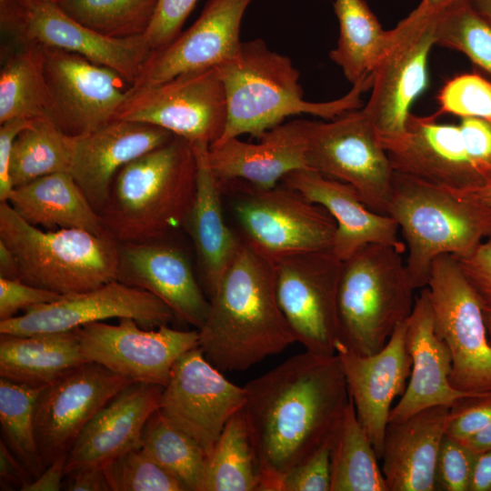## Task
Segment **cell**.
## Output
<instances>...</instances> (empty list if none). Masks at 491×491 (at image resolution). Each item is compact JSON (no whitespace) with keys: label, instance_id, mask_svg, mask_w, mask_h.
I'll use <instances>...</instances> for the list:
<instances>
[{"label":"cell","instance_id":"cell-45","mask_svg":"<svg viewBox=\"0 0 491 491\" xmlns=\"http://www.w3.org/2000/svg\"><path fill=\"white\" fill-rule=\"evenodd\" d=\"M330 443L331 439L292 468L279 491H330Z\"/></svg>","mask_w":491,"mask_h":491},{"label":"cell","instance_id":"cell-13","mask_svg":"<svg viewBox=\"0 0 491 491\" xmlns=\"http://www.w3.org/2000/svg\"><path fill=\"white\" fill-rule=\"evenodd\" d=\"M226 116L225 86L218 67H211L147 87H129L115 120L150 124L192 144L210 145L222 135Z\"/></svg>","mask_w":491,"mask_h":491},{"label":"cell","instance_id":"cell-1","mask_svg":"<svg viewBox=\"0 0 491 491\" xmlns=\"http://www.w3.org/2000/svg\"><path fill=\"white\" fill-rule=\"evenodd\" d=\"M244 388L257 490L279 491L284 476L332 438L350 401L340 358L306 350Z\"/></svg>","mask_w":491,"mask_h":491},{"label":"cell","instance_id":"cell-48","mask_svg":"<svg viewBox=\"0 0 491 491\" xmlns=\"http://www.w3.org/2000/svg\"><path fill=\"white\" fill-rule=\"evenodd\" d=\"M456 258L481 298L491 300V236L481 242L469 255Z\"/></svg>","mask_w":491,"mask_h":491},{"label":"cell","instance_id":"cell-55","mask_svg":"<svg viewBox=\"0 0 491 491\" xmlns=\"http://www.w3.org/2000/svg\"><path fill=\"white\" fill-rule=\"evenodd\" d=\"M0 277L21 280L18 262L13 252L2 241H0Z\"/></svg>","mask_w":491,"mask_h":491},{"label":"cell","instance_id":"cell-26","mask_svg":"<svg viewBox=\"0 0 491 491\" xmlns=\"http://www.w3.org/2000/svg\"><path fill=\"white\" fill-rule=\"evenodd\" d=\"M281 184L325 207L336 224L332 251L346 261L369 244L392 245L406 251L399 226L390 215L369 209L350 185L310 168L288 173Z\"/></svg>","mask_w":491,"mask_h":491},{"label":"cell","instance_id":"cell-52","mask_svg":"<svg viewBox=\"0 0 491 491\" xmlns=\"http://www.w3.org/2000/svg\"><path fill=\"white\" fill-rule=\"evenodd\" d=\"M62 489L65 491H111L102 465L83 466L65 474Z\"/></svg>","mask_w":491,"mask_h":491},{"label":"cell","instance_id":"cell-6","mask_svg":"<svg viewBox=\"0 0 491 491\" xmlns=\"http://www.w3.org/2000/svg\"><path fill=\"white\" fill-rule=\"evenodd\" d=\"M404 252L392 245L369 244L343 261L337 290V342L360 355H373L409 317L416 287Z\"/></svg>","mask_w":491,"mask_h":491},{"label":"cell","instance_id":"cell-18","mask_svg":"<svg viewBox=\"0 0 491 491\" xmlns=\"http://www.w3.org/2000/svg\"><path fill=\"white\" fill-rule=\"evenodd\" d=\"M129 317L145 329L168 326L173 311L153 294L118 280L91 290L62 295L52 303L28 307L0 321V334L32 336L65 332L109 318Z\"/></svg>","mask_w":491,"mask_h":491},{"label":"cell","instance_id":"cell-27","mask_svg":"<svg viewBox=\"0 0 491 491\" xmlns=\"http://www.w3.org/2000/svg\"><path fill=\"white\" fill-rule=\"evenodd\" d=\"M163 389L133 382L115 395L90 419L67 452L65 475L141 447L142 429L158 408Z\"/></svg>","mask_w":491,"mask_h":491},{"label":"cell","instance_id":"cell-30","mask_svg":"<svg viewBox=\"0 0 491 491\" xmlns=\"http://www.w3.org/2000/svg\"><path fill=\"white\" fill-rule=\"evenodd\" d=\"M27 223L48 230L79 228L110 235L69 173H55L15 186L7 201Z\"/></svg>","mask_w":491,"mask_h":491},{"label":"cell","instance_id":"cell-16","mask_svg":"<svg viewBox=\"0 0 491 491\" xmlns=\"http://www.w3.org/2000/svg\"><path fill=\"white\" fill-rule=\"evenodd\" d=\"M245 401L244 386L228 381L195 347L175 362L157 409L195 439L208 456L225 426Z\"/></svg>","mask_w":491,"mask_h":491},{"label":"cell","instance_id":"cell-50","mask_svg":"<svg viewBox=\"0 0 491 491\" xmlns=\"http://www.w3.org/2000/svg\"><path fill=\"white\" fill-rule=\"evenodd\" d=\"M35 119L17 118L0 125V202L8 201L14 186L10 178V159L14 142L19 133Z\"/></svg>","mask_w":491,"mask_h":491},{"label":"cell","instance_id":"cell-59","mask_svg":"<svg viewBox=\"0 0 491 491\" xmlns=\"http://www.w3.org/2000/svg\"><path fill=\"white\" fill-rule=\"evenodd\" d=\"M482 311L488 341L491 346V300L482 299Z\"/></svg>","mask_w":491,"mask_h":491},{"label":"cell","instance_id":"cell-25","mask_svg":"<svg viewBox=\"0 0 491 491\" xmlns=\"http://www.w3.org/2000/svg\"><path fill=\"white\" fill-rule=\"evenodd\" d=\"M257 140L250 143L235 137L209 146V165L220 185L241 181L267 189L288 173L308 168L305 119L284 122Z\"/></svg>","mask_w":491,"mask_h":491},{"label":"cell","instance_id":"cell-60","mask_svg":"<svg viewBox=\"0 0 491 491\" xmlns=\"http://www.w3.org/2000/svg\"><path fill=\"white\" fill-rule=\"evenodd\" d=\"M456 0H422L427 5L434 8H442Z\"/></svg>","mask_w":491,"mask_h":491},{"label":"cell","instance_id":"cell-39","mask_svg":"<svg viewBox=\"0 0 491 491\" xmlns=\"http://www.w3.org/2000/svg\"><path fill=\"white\" fill-rule=\"evenodd\" d=\"M42 389L0 378L1 438L33 479L45 470L38 453L34 424L35 406Z\"/></svg>","mask_w":491,"mask_h":491},{"label":"cell","instance_id":"cell-29","mask_svg":"<svg viewBox=\"0 0 491 491\" xmlns=\"http://www.w3.org/2000/svg\"><path fill=\"white\" fill-rule=\"evenodd\" d=\"M195 192L183 228L195 247L203 289L208 298L241 247L242 240L225 221L221 185L208 161L209 145L193 144Z\"/></svg>","mask_w":491,"mask_h":491},{"label":"cell","instance_id":"cell-15","mask_svg":"<svg viewBox=\"0 0 491 491\" xmlns=\"http://www.w3.org/2000/svg\"><path fill=\"white\" fill-rule=\"evenodd\" d=\"M48 91L45 117L64 134L79 137L115 121L127 95L116 71L73 52L43 47Z\"/></svg>","mask_w":491,"mask_h":491},{"label":"cell","instance_id":"cell-32","mask_svg":"<svg viewBox=\"0 0 491 491\" xmlns=\"http://www.w3.org/2000/svg\"><path fill=\"white\" fill-rule=\"evenodd\" d=\"M45 53L35 44H1L0 125L45 117Z\"/></svg>","mask_w":491,"mask_h":491},{"label":"cell","instance_id":"cell-58","mask_svg":"<svg viewBox=\"0 0 491 491\" xmlns=\"http://www.w3.org/2000/svg\"><path fill=\"white\" fill-rule=\"evenodd\" d=\"M468 2L491 25V0H468Z\"/></svg>","mask_w":491,"mask_h":491},{"label":"cell","instance_id":"cell-43","mask_svg":"<svg viewBox=\"0 0 491 491\" xmlns=\"http://www.w3.org/2000/svg\"><path fill=\"white\" fill-rule=\"evenodd\" d=\"M477 455L462 441L445 434L436 463V490L469 491Z\"/></svg>","mask_w":491,"mask_h":491},{"label":"cell","instance_id":"cell-11","mask_svg":"<svg viewBox=\"0 0 491 491\" xmlns=\"http://www.w3.org/2000/svg\"><path fill=\"white\" fill-rule=\"evenodd\" d=\"M2 44H35L79 54L116 71L129 85L151 54L145 35L115 39L68 16L54 0H0Z\"/></svg>","mask_w":491,"mask_h":491},{"label":"cell","instance_id":"cell-47","mask_svg":"<svg viewBox=\"0 0 491 491\" xmlns=\"http://www.w3.org/2000/svg\"><path fill=\"white\" fill-rule=\"evenodd\" d=\"M62 295L22 280L0 277V321L10 319L19 311L58 300Z\"/></svg>","mask_w":491,"mask_h":491},{"label":"cell","instance_id":"cell-5","mask_svg":"<svg viewBox=\"0 0 491 491\" xmlns=\"http://www.w3.org/2000/svg\"><path fill=\"white\" fill-rule=\"evenodd\" d=\"M388 215L398 224L416 289L427 286L434 260L472 253L491 236V209L447 188L394 171Z\"/></svg>","mask_w":491,"mask_h":491},{"label":"cell","instance_id":"cell-46","mask_svg":"<svg viewBox=\"0 0 491 491\" xmlns=\"http://www.w3.org/2000/svg\"><path fill=\"white\" fill-rule=\"evenodd\" d=\"M491 423V391L461 399L450 407L446 434L465 440Z\"/></svg>","mask_w":491,"mask_h":491},{"label":"cell","instance_id":"cell-53","mask_svg":"<svg viewBox=\"0 0 491 491\" xmlns=\"http://www.w3.org/2000/svg\"><path fill=\"white\" fill-rule=\"evenodd\" d=\"M67 454L55 457L41 473L30 481L22 491H58L62 489Z\"/></svg>","mask_w":491,"mask_h":491},{"label":"cell","instance_id":"cell-34","mask_svg":"<svg viewBox=\"0 0 491 491\" xmlns=\"http://www.w3.org/2000/svg\"><path fill=\"white\" fill-rule=\"evenodd\" d=\"M378 460L350 397L331 438L330 491H388Z\"/></svg>","mask_w":491,"mask_h":491},{"label":"cell","instance_id":"cell-20","mask_svg":"<svg viewBox=\"0 0 491 491\" xmlns=\"http://www.w3.org/2000/svg\"><path fill=\"white\" fill-rule=\"evenodd\" d=\"M254 0H208L200 15L165 48L144 62L131 89L163 83L178 75L217 67L239 51L244 15Z\"/></svg>","mask_w":491,"mask_h":491},{"label":"cell","instance_id":"cell-8","mask_svg":"<svg viewBox=\"0 0 491 491\" xmlns=\"http://www.w3.org/2000/svg\"><path fill=\"white\" fill-rule=\"evenodd\" d=\"M221 189L238 194L233 211L242 241L272 263L332 250L335 219L325 207L298 191L281 183L264 189L241 181L221 185Z\"/></svg>","mask_w":491,"mask_h":491},{"label":"cell","instance_id":"cell-9","mask_svg":"<svg viewBox=\"0 0 491 491\" xmlns=\"http://www.w3.org/2000/svg\"><path fill=\"white\" fill-rule=\"evenodd\" d=\"M305 124L307 167L352 185L369 209L388 215L394 169L364 109Z\"/></svg>","mask_w":491,"mask_h":491},{"label":"cell","instance_id":"cell-40","mask_svg":"<svg viewBox=\"0 0 491 491\" xmlns=\"http://www.w3.org/2000/svg\"><path fill=\"white\" fill-rule=\"evenodd\" d=\"M436 45L458 51L491 76V25L469 4L456 0L439 9Z\"/></svg>","mask_w":491,"mask_h":491},{"label":"cell","instance_id":"cell-3","mask_svg":"<svg viewBox=\"0 0 491 491\" xmlns=\"http://www.w3.org/2000/svg\"><path fill=\"white\" fill-rule=\"evenodd\" d=\"M218 67L226 97V124L220 145L242 135L259 138L290 116L309 114L325 120L359 109L371 89L373 74L344 96L327 102L304 98L299 72L291 59L272 51L262 39L243 42L237 54Z\"/></svg>","mask_w":491,"mask_h":491},{"label":"cell","instance_id":"cell-42","mask_svg":"<svg viewBox=\"0 0 491 491\" xmlns=\"http://www.w3.org/2000/svg\"><path fill=\"white\" fill-rule=\"evenodd\" d=\"M435 114H451L461 118L491 120V82L477 74H463L448 80L440 89Z\"/></svg>","mask_w":491,"mask_h":491},{"label":"cell","instance_id":"cell-7","mask_svg":"<svg viewBox=\"0 0 491 491\" xmlns=\"http://www.w3.org/2000/svg\"><path fill=\"white\" fill-rule=\"evenodd\" d=\"M0 241L15 255L21 280L60 295L116 280L118 243L79 228L43 231L0 202Z\"/></svg>","mask_w":491,"mask_h":491},{"label":"cell","instance_id":"cell-10","mask_svg":"<svg viewBox=\"0 0 491 491\" xmlns=\"http://www.w3.org/2000/svg\"><path fill=\"white\" fill-rule=\"evenodd\" d=\"M426 287L435 331L452 356L451 386L472 394L491 391V346L482 298L455 256L445 254L434 260Z\"/></svg>","mask_w":491,"mask_h":491},{"label":"cell","instance_id":"cell-23","mask_svg":"<svg viewBox=\"0 0 491 491\" xmlns=\"http://www.w3.org/2000/svg\"><path fill=\"white\" fill-rule=\"evenodd\" d=\"M406 340L412 358L411 374L404 394L391 409L388 423L404 420L433 406L452 407L461 399L477 395L459 391L450 384L452 356L447 345L435 331L427 287L416 297L406 320Z\"/></svg>","mask_w":491,"mask_h":491},{"label":"cell","instance_id":"cell-33","mask_svg":"<svg viewBox=\"0 0 491 491\" xmlns=\"http://www.w3.org/2000/svg\"><path fill=\"white\" fill-rule=\"evenodd\" d=\"M339 36L329 57L352 85L371 75L388 40V31L365 0H335Z\"/></svg>","mask_w":491,"mask_h":491},{"label":"cell","instance_id":"cell-56","mask_svg":"<svg viewBox=\"0 0 491 491\" xmlns=\"http://www.w3.org/2000/svg\"><path fill=\"white\" fill-rule=\"evenodd\" d=\"M468 447L476 453H482L491 449V423L476 432L469 437L462 440Z\"/></svg>","mask_w":491,"mask_h":491},{"label":"cell","instance_id":"cell-2","mask_svg":"<svg viewBox=\"0 0 491 491\" xmlns=\"http://www.w3.org/2000/svg\"><path fill=\"white\" fill-rule=\"evenodd\" d=\"M198 331V347L220 371H245L296 342L277 301L273 263L242 241Z\"/></svg>","mask_w":491,"mask_h":491},{"label":"cell","instance_id":"cell-24","mask_svg":"<svg viewBox=\"0 0 491 491\" xmlns=\"http://www.w3.org/2000/svg\"><path fill=\"white\" fill-rule=\"evenodd\" d=\"M174 136L150 124L115 120L93 133L74 137L69 174L98 213L118 171Z\"/></svg>","mask_w":491,"mask_h":491},{"label":"cell","instance_id":"cell-51","mask_svg":"<svg viewBox=\"0 0 491 491\" xmlns=\"http://www.w3.org/2000/svg\"><path fill=\"white\" fill-rule=\"evenodd\" d=\"M33 480V477L12 453L5 441L0 440V486L1 490H20Z\"/></svg>","mask_w":491,"mask_h":491},{"label":"cell","instance_id":"cell-41","mask_svg":"<svg viewBox=\"0 0 491 491\" xmlns=\"http://www.w3.org/2000/svg\"><path fill=\"white\" fill-rule=\"evenodd\" d=\"M102 466L111 491H185L142 447L115 456Z\"/></svg>","mask_w":491,"mask_h":491},{"label":"cell","instance_id":"cell-57","mask_svg":"<svg viewBox=\"0 0 491 491\" xmlns=\"http://www.w3.org/2000/svg\"><path fill=\"white\" fill-rule=\"evenodd\" d=\"M449 190L456 195L481 203L491 209V183L473 189Z\"/></svg>","mask_w":491,"mask_h":491},{"label":"cell","instance_id":"cell-14","mask_svg":"<svg viewBox=\"0 0 491 491\" xmlns=\"http://www.w3.org/2000/svg\"><path fill=\"white\" fill-rule=\"evenodd\" d=\"M342 265L332 250L287 256L273 263L279 306L296 342L315 354H336Z\"/></svg>","mask_w":491,"mask_h":491},{"label":"cell","instance_id":"cell-37","mask_svg":"<svg viewBox=\"0 0 491 491\" xmlns=\"http://www.w3.org/2000/svg\"><path fill=\"white\" fill-rule=\"evenodd\" d=\"M258 476L241 410L225 426L207 456L202 491H256Z\"/></svg>","mask_w":491,"mask_h":491},{"label":"cell","instance_id":"cell-36","mask_svg":"<svg viewBox=\"0 0 491 491\" xmlns=\"http://www.w3.org/2000/svg\"><path fill=\"white\" fill-rule=\"evenodd\" d=\"M140 441L141 447L185 491H202L207 456L195 439L169 423L158 409L145 423Z\"/></svg>","mask_w":491,"mask_h":491},{"label":"cell","instance_id":"cell-19","mask_svg":"<svg viewBox=\"0 0 491 491\" xmlns=\"http://www.w3.org/2000/svg\"><path fill=\"white\" fill-rule=\"evenodd\" d=\"M131 383L88 361L44 386L35 403L34 424L45 468L58 456L67 454L90 419Z\"/></svg>","mask_w":491,"mask_h":491},{"label":"cell","instance_id":"cell-28","mask_svg":"<svg viewBox=\"0 0 491 491\" xmlns=\"http://www.w3.org/2000/svg\"><path fill=\"white\" fill-rule=\"evenodd\" d=\"M449 410L433 406L387 424L381 469L388 491H436V463Z\"/></svg>","mask_w":491,"mask_h":491},{"label":"cell","instance_id":"cell-31","mask_svg":"<svg viewBox=\"0 0 491 491\" xmlns=\"http://www.w3.org/2000/svg\"><path fill=\"white\" fill-rule=\"evenodd\" d=\"M85 362L77 328L32 336L0 334V377L15 383L44 387Z\"/></svg>","mask_w":491,"mask_h":491},{"label":"cell","instance_id":"cell-38","mask_svg":"<svg viewBox=\"0 0 491 491\" xmlns=\"http://www.w3.org/2000/svg\"><path fill=\"white\" fill-rule=\"evenodd\" d=\"M71 18L115 39L141 36L147 31L157 0H54Z\"/></svg>","mask_w":491,"mask_h":491},{"label":"cell","instance_id":"cell-4","mask_svg":"<svg viewBox=\"0 0 491 491\" xmlns=\"http://www.w3.org/2000/svg\"><path fill=\"white\" fill-rule=\"evenodd\" d=\"M195 185L194 145L175 135L118 171L98 215L117 243L166 238L183 227Z\"/></svg>","mask_w":491,"mask_h":491},{"label":"cell","instance_id":"cell-12","mask_svg":"<svg viewBox=\"0 0 491 491\" xmlns=\"http://www.w3.org/2000/svg\"><path fill=\"white\" fill-rule=\"evenodd\" d=\"M439 9L421 1L388 31L385 51L373 72L371 95L363 107L381 138L405 131L410 106L427 85V61L436 45Z\"/></svg>","mask_w":491,"mask_h":491},{"label":"cell","instance_id":"cell-49","mask_svg":"<svg viewBox=\"0 0 491 491\" xmlns=\"http://www.w3.org/2000/svg\"><path fill=\"white\" fill-rule=\"evenodd\" d=\"M461 121L474 145L477 171L485 184L487 185L491 183V120L465 117Z\"/></svg>","mask_w":491,"mask_h":491},{"label":"cell","instance_id":"cell-54","mask_svg":"<svg viewBox=\"0 0 491 491\" xmlns=\"http://www.w3.org/2000/svg\"><path fill=\"white\" fill-rule=\"evenodd\" d=\"M469 491H491V449L477 455Z\"/></svg>","mask_w":491,"mask_h":491},{"label":"cell","instance_id":"cell-35","mask_svg":"<svg viewBox=\"0 0 491 491\" xmlns=\"http://www.w3.org/2000/svg\"><path fill=\"white\" fill-rule=\"evenodd\" d=\"M74 140L46 118L35 119L14 142L10 159L13 186L55 173H69Z\"/></svg>","mask_w":491,"mask_h":491},{"label":"cell","instance_id":"cell-22","mask_svg":"<svg viewBox=\"0 0 491 491\" xmlns=\"http://www.w3.org/2000/svg\"><path fill=\"white\" fill-rule=\"evenodd\" d=\"M116 280L162 300L176 319L200 329L208 314L206 297L186 254L165 238L118 243Z\"/></svg>","mask_w":491,"mask_h":491},{"label":"cell","instance_id":"cell-44","mask_svg":"<svg viewBox=\"0 0 491 491\" xmlns=\"http://www.w3.org/2000/svg\"><path fill=\"white\" fill-rule=\"evenodd\" d=\"M197 1L157 0L152 22L144 35L151 53L165 48L182 33Z\"/></svg>","mask_w":491,"mask_h":491},{"label":"cell","instance_id":"cell-17","mask_svg":"<svg viewBox=\"0 0 491 491\" xmlns=\"http://www.w3.org/2000/svg\"><path fill=\"white\" fill-rule=\"evenodd\" d=\"M85 357L132 382L165 386L175 362L198 347L199 331L162 326L145 329L133 318L117 325L94 322L77 328Z\"/></svg>","mask_w":491,"mask_h":491},{"label":"cell","instance_id":"cell-21","mask_svg":"<svg viewBox=\"0 0 491 491\" xmlns=\"http://www.w3.org/2000/svg\"><path fill=\"white\" fill-rule=\"evenodd\" d=\"M406 320L396 327L386 346L373 355H360L339 342L336 344V354L340 358L357 418L379 460L392 403L404 394L411 374Z\"/></svg>","mask_w":491,"mask_h":491}]
</instances>
